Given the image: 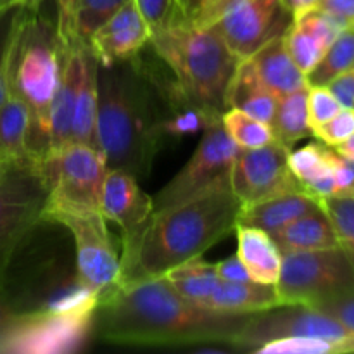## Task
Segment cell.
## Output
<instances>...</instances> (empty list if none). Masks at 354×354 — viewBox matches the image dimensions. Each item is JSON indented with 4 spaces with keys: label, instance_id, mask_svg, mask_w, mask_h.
<instances>
[{
    "label": "cell",
    "instance_id": "obj_22",
    "mask_svg": "<svg viewBox=\"0 0 354 354\" xmlns=\"http://www.w3.org/2000/svg\"><path fill=\"white\" fill-rule=\"evenodd\" d=\"M237 232V256L244 263L252 282L277 286L282 266V252L272 235L261 228L235 225Z\"/></svg>",
    "mask_w": 354,
    "mask_h": 354
},
{
    "label": "cell",
    "instance_id": "obj_1",
    "mask_svg": "<svg viewBox=\"0 0 354 354\" xmlns=\"http://www.w3.org/2000/svg\"><path fill=\"white\" fill-rule=\"evenodd\" d=\"M249 317L190 303L165 277H156L120 283L102 297L93 315L92 335L116 346H232Z\"/></svg>",
    "mask_w": 354,
    "mask_h": 354
},
{
    "label": "cell",
    "instance_id": "obj_47",
    "mask_svg": "<svg viewBox=\"0 0 354 354\" xmlns=\"http://www.w3.org/2000/svg\"><path fill=\"white\" fill-rule=\"evenodd\" d=\"M2 162H3V159H2V158H0V165H2Z\"/></svg>",
    "mask_w": 354,
    "mask_h": 354
},
{
    "label": "cell",
    "instance_id": "obj_48",
    "mask_svg": "<svg viewBox=\"0 0 354 354\" xmlns=\"http://www.w3.org/2000/svg\"><path fill=\"white\" fill-rule=\"evenodd\" d=\"M183 2H185V0H182V6H183Z\"/></svg>",
    "mask_w": 354,
    "mask_h": 354
},
{
    "label": "cell",
    "instance_id": "obj_11",
    "mask_svg": "<svg viewBox=\"0 0 354 354\" xmlns=\"http://www.w3.org/2000/svg\"><path fill=\"white\" fill-rule=\"evenodd\" d=\"M287 335L324 339L341 346L344 353H354V332L330 315L306 304H283L251 315L235 335L232 348L254 351L265 342Z\"/></svg>",
    "mask_w": 354,
    "mask_h": 354
},
{
    "label": "cell",
    "instance_id": "obj_45",
    "mask_svg": "<svg viewBox=\"0 0 354 354\" xmlns=\"http://www.w3.org/2000/svg\"><path fill=\"white\" fill-rule=\"evenodd\" d=\"M334 149L339 152V154L344 156V158H353L354 156V133L348 138V140H344L341 145H337V147H334Z\"/></svg>",
    "mask_w": 354,
    "mask_h": 354
},
{
    "label": "cell",
    "instance_id": "obj_28",
    "mask_svg": "<svg viewBox=\"0 0 354 354\" xmlns=\"http://www.w3.org/2000/svg\"><path fill=\"white\" fill-rule=\"evenodd\" d=\"M270 128L275 140L289 149H292V145L303 138L313 135L308 121V86L279 97V106Z\"/></svg>",
    "mask_w": 354,
    "mask_h": 354
},
{
    "label": "cell",
    "instance_id": "obj_40",
    "mask_svg": "<svg viewBox=\"0 0 354 354\" xmlns=\"http://www.w3.org/2000/svg\"><path fill=\"white\" fill-rule=\"evenodd\" d=\"M26 311L19 310L17 304L10 297L9 290L6 289V282H0V346L6 341L7 335L17 327L23 320Z\"/></svg>",
    "mask_w": 354,
    "mask_h": 354
},
{
    "label": "cell",
    "instance_id": "obj_2",
    "mask_svg": "<svg viewBox=\"0 0 354 354\" xmlns=\"http://www.w3.org/2000/svg\"><path fill=\"white\" fill-rule=\"evenodd\" d=\"M169 114L161 83L140 55L113 66H97V149L107 169H121L140 182L165 144L159 123Z\"/></svg>",
    "mask_w": 354,
    "mask_h": 354
},
{
    "label": "cell",
    "instance_id": "obj_34",
    "mask_svg": "<svg viewBox=\"0 0 354 354\" xmlns=\"http://www.w3.org/2000/svg\"><path fill=\"white\" fill-rule=\"evenodd\" d=\"M252 353L256 354H344L341 346L324 339L299 337V335H287L277 337L273 341L258 346Z\"/></svg>",
    "mask_w": 354,
    "mask_h": 354
},
{
    "label": "cell",
    "instance_id": "obj_8",
    "mask_svg": "<svg viewBox=\"0 0 354 354\" xmlns=\"http://www.w3.org/2000/svg\"><path fill=\"white\" fill-rule=\"evenodd\" d=\"M277 290L283 304H315L354 290V270L341 248L282 254Z\"/></svg>",
    "mask_w": 354,
    "mask_h": 354
},
{
    "label": "cell",
    "instance_id": "obj_12",
    "mask_svg": "<svg viewBox=\"0 0 354 354\" xmlns=\"http://www.w3.org/2000/svg\"><path fill=\"white\" fill-rule=\"evenodd\" d=\"M239 149L221 123L203 131L187 165L152 197L154 211L199 196L221 183H230V171Z\"/></svg>",
    "mask_w": 354,
    "mask_h": 354
},
{
    "label": "cell",
    "instance_id": "obj_14",
    "mask_svg": "<svg viewBox=\"0 0 354 354\" xmlns=\"http://www.w3.org/2000/svg\"><path fill=\"white\" fill-rule=\"evenodd\" d=\"M289 147L277 140L263 147L239 149L230 171V187L242 206L287 190H303L289 169Z\"/></svg>",
    "mask_w": 354,
    "mask_h": 354
},
{
    "label": "cell",
    "instance_id": "obj_33",
    "mask_svg": "<svg viewBox=\"0 0 354 354\" xmlns=\"http://www.w3.org/2000/svg\"><path fill=\"white\" fill-rule=\"evenodd\" d=\"M135 6L151 30V35L161 33L189 19L182 0H135Z\"/></svg>",
    "mask_w": 354,
    "mask_h": 354
},
{
    "label": "cell",
    "instance_id": "obj_18",
    "mask_svg": "<svg viewBox=\"0 0 354 354\" xmlns=\"http://www.w3.org/2000/svg\"><path fill=\"white\" fill-rule=\"evenodd\" d=\"M318 207H320V203L310 194L303 190H287V192L275 194L258 203L242 206L237 225L261 228L266 234L273 235L287 227L290 221Z\"/></svg>",
    "mask_w": 354,
    "mask_h": 354
},
{
    "label": "cell",
    "instance_id": "obj_20",
    "mask_svg": "<svg viewBox=\"0 0 354 354\" xmlns=\"http://www.w3.org/2000/svg\"><path fill=\"white\" fill-rule=\"evenodd\" d=\"M248 59L254 66L261 82L275 95L282 97L310 86L306 75L297 68L296 62L290 57L283 37H277L266 41Z\"/></svg>",
    "mask_w": 354,
    "mask_h": 354
},
{
    "label": "cell",
    "instance_id": "obj_13",
    "mask_svg": "<svg viewBox=\"0 0 354 354\" xmlns=\"http://www.w3.org/2000/svg\"><path fill=\"white\" fill-rule=\"evenodd\" d=\"M95 313L26 311L0 346V354L76 353L92 335Z\"/></svg>",
    "mask_w": 354,
    "mask_h": 354
},
{
    "label": "cell",
    "instance_id": "obj_36",
    "mask_svg": "<svg viewBox=\"0 0 354 354\" xmlns=\"http://www.w3.org/2000/svg\"><path fill=\"white\" fill-rule=\"evenodd\" d=\"M327 147L324 142H311V144L304 145L299 151H290L287 162H289V169L297 182L303 185L306 180L317 171H320L322 166L327 162Z\"/></svg>",
    "mask_w": 354,
    "mask_h": 354
},
{
    "label": "cell",
    "instance_id": "obj_26",
    "mask_svg": "<svg viewBox=\"0 0 354 354\" xmlns=\"http://www.w3.org/2000/svg\"><path fill=\"white\" fill-rule=\"evenodd\" d=\"M28 137L30 109L19 97L9 92L6 100L0 104V158L3 161L31 159L28 151Z\"/></svg>",
    "mask_w": 354,
    "mask_h": 354
},
{
    "label": "cell",
    "instance_id": "obj_10",
    "mask_svg": "<svg viewBox=\"0 0 354 354\" xmlns=\"http://www.w3.org/2000/svg\"><path fill=\"white\" fill-rule=\"evenodd\" d=\"M44 166L50 185L44 211H100L107 165L99 149L73 142Z\"/></svg>",
    "mask_w": 354,
    "mask_h": 354
},
{
    "label": "cell",
    "instance_id": "obj_27",
    "mask_svg": "<svg viewBox=\"0 0 354 354\" xmlns=\"http://www.w3.org/2000/svg\"><path fill=\"white\" fill-rule=\"evenodd\" d=\"M162 277L180 296L199 306H206L218 283L221 282L216 272V263L204 261L201 256L175 266Z\"/></svg>",
    "mask_w": 354,
    "mask_h": 354
},
{
    "label": "cell",
    "instance_id": "obj_9",
    "mask_svg": "<svg viewBox=\"0 0 354 354\" xmlns=\"http://www.w3.org/2000/svg\"><path fill=\"white\" fill-rule=\"evenodd\" d=\"M41 221L57 223L69 230L75 242L76 277L106 297L120 286L121 258L100 211L48 209Z\"/></svg>",
    "mask_w": 354,
    "mask_h": 354
},
{
    "label": "cell",
    "instance_id": "obj_37",
    "mask_svg": "<svg viewBox=\"0 0 354 354\" xmlns=\"http://www.w3.org/2000/svg\"><path fill=\"white\" fill-rule=\"evenodd\" d=\"M341 109V104L335 100L327 86H308V121H310L311 133L313 128L327 123Z\"/></svg>",
    "mask_w": 354,
    "mask_h": 354
},
{
    "label": "cell",
    "instance_id": "obj_30",
    "mask_svg": "<svg viewBox=\"0 0 354 354\" xmlns=\"http://www.w3.org/2000/svg\"><path fill=\"white\" fill-rule=\"evenodd\" d=\"M221 124L228 137L241 149H256L275 140L272 128L266 123L254 120L237 107H228L221 114Z\"/></svg>",
    "mask_w": 354,
    "mask_h": 354
},
{
    "label": "cell",
    "instance_id": "obj_15",
    "mask_svg": "<svg viewBox=\"0 0 354 354\" xmlns=\"http://www.w3.org/2000/svg\"><path fill=\"white\" fill-rule=\"evenodd\" d=\"M152 213V197L140 189L133 175L107 169L100 194V214L123 230L121 252L133 248Z\"/></svg>",
    "mask_w": 354,
    "mask_h": 354
},
{
    "label": "cell",
    "instance_id": "obj_35",
    "mask_svg": "<svg viewBox=\"0 0 354 354\" xmlns=\"http://www.w3.org/2000/svg\"><path fill=\"white\" fill-rule=\"evenodd\" d=\"M24 6L0 10V104L9 95V64Z\"/></svg>",
    "mask_w": 354,
    "mask_h": 354
},
{
    "label": "cell",
    "instance_id": "obj_17",
    "mask_svg": "<svg viewBox=\"0 0 354 354\" xmlns=\"http://www.w3.org/2000/svg\"><path fill=\"white\" fill-rule=\"evenodd\" d=\"M128 0H55L57 35L64 48L88 45L90 38Z\"/></svg>",
    "mask_w": 354,
    "mask_h": 354
},
{
    "label": "cell",
    "instance_id": "obj_29",
    "mask_svg": "<svg viewBox=\"0 0 354 354\" xmlns=\"http://www.w3.org/2000/svg\"><path fill=\"white\" fill-rule=\"evenodd\" d=\"M354 68V26L346 28L335 37L330 47L313 71L306 76L310 86H325L341 73Z\"/></svg>",
    "mask_w": 354,
    "mask_h": 354
},
{
    "label": "cell",
    "instance_id": "obj_4",
    "mask_svg": "<svg viewBox=\"0 0 354 354\" xmlns=\"http://www.w3.org/2000/svg\"><path fill=\"white\" fill-rule=\"evenodd\" d=\"M40 3L24 6L9 64V92L30 109L28 151L44 165L48 156V114L59 88L64 45L57 35V19H50Z\"/></svg>",
    "mask_w": 354,
    "mask_h": 354
},
{
    "label": "cell",
    "instance_id": "obj_46",
    "mask_svg": "<svg viewBox=\"0 0 354 354\" xmlns=\"http://www.w3.org/2000/svg\"><path fill=\"white\" fill-rule=\"evenodd\" d=\"M342 158H344V156H342ZM344 159L349 162V165H351V168L354 169V156H353V158H344Z\"/></svg>",
    "mask_w": 354,
    "mask_h": 354
},
{
    "label": "cell",
    "instance_id": "obj_16",
    "mask_svg": "<svg viewBox=\"0 0 354 354\" xmlns=\"http://www.w3.org/2000/svg\"><path fill=\"white\" fill-rule=\"evenodd\" d=\"M151 40V30L138 12L135 0H128L104 26L95 31L88 47L97 64L113 66L137 55Z\"/></svg>",
    "mask_w": 354,
    "mask_h": 354
},
{
    "label": "cell",
    "instance_id": "obj_43",
    "mask_svg": "<svg viewBox=\"0 0 354 354\" xmlns=\"http://www.w3.org/2000/svg\"><path fill=\"white\" fill-rule=\"evenodd\" d=\"M318 7L354 26V0H318Z\"/></svg>",
    "mask_w": 354,
    "mask_h": 354
},
{
    "label": "cell",
    "instance_id": "obj_25",
    "mask_svg": "<svg viewBox=\"0 0 354 354\" xmlns=\"http://www.w3.org/2000/svg\"><path fill=\"white\" fill-rule=\"evenodd\" d=\"M272 239L282 254L339 248L334 227L322 207L290 221L287 227L273 234Z\"/></svg>",
    "mask_w": 354,
    "mask_h": 354
},
{
    "label": "cell",
    "instance_id": "obj_5",
    "mask_svg": "<svg viewBox=\"0 0 354 354\" xmlns=\"http://www.w3.org/2000/svg\"><path fill=\"white\" fill-rule=\"evenodd\" d=\"M149 44L171 69L192 106L218 116L227 111L228 86L242 59L230 50L216 28L194 26L185 19L151 35Z\"/></svg>",
    "mask_w": 354,
    "mask_h": 354
},
{
    "label": "cell",
    "instance_id": "obj_32",
    "mask_svg": "<svg viewBox=\"0 0 354 354\" xmlns=\"http://www.w3.org/2000/svg\"><path fill=\"white\" fill-rule=\"evenodd\" d=\"M283 40H286V47L292 61L306 76L313 71L315 66L320 62L328 48L317 35L311 33L306 26L294 19L283 35Z\"/></svg>",
    "mask_w": 354,
    "mask_h": 354
},
{
    "label": "cell",
    "instance_id": "obj_38",
    "mask_svg": "<svg viewBox=\"0 0 354 354\" xmlns=\"http://www.w3.org/2000/svg\"><path fill=\"white\" fill-rule=\"evenodd\" d=\"M354 133V109H341L332 120L313 128V135L328 147H337Z\"/></svg>",
    "mask_w": 354,
    "mask_h": 354
},
{
    "label": "cell",
    "instance_id": "obj_6",
    "mask_svg": "<svg viewBox=\"0 0 354 354\" xmlns=\"http://www.w3.org/2000/svg\"><path fill=\"white\" fill-rule=\"evenodd\" d=\"M187 17L194 26L216 28L239 59L283 37L294 19L282 0H196Z\"/></svg>",
    "mask_w": 354,
    "mask_h": 354
},
{
    "label": "cell",
    "instance_id": "obj_19",
    "mask_svg": "<svg viewBox=\"0 0 354 354\" xmlns=\"http://www.w3.org/2000/svg\"><path fill=\"white\" fill-rule=\"evenodd\" d=\"M78 48H64V62L59 88L48 114V156L57 154L73 142V114H75V92L78 80ZM45 159V161H47Z\"/></svg>",
    "mask_w": 354,
    "mask_h": 354
},
{
    "label": "cell",
    "instance_id": "obj_7",
    "mask_svg": "<svg viewBox=\"0 0 354 354\" xmlns=\"http://www.w3.org/2000/svg\"><path fill=\"white\" fill-rule=\"evenodd\" d=\"M48 185L45 166L33 159L0 165V282L24 239L41 223Z\"/></svg>",
    "mask_w": 354,
    "mask_h": 354
},
{
    "label": "cell",
    "instance_id": "obj_39",
    "mask_svg": "<svg viewBox=\"0 0 354 354\" xmlns=\"http://www.w3.org/2000/svg\"><path fill=\"white\" fill-rule=\"evenodd\" d=\"M313 308L330 315L332 318H335L344 327L354 332V290L339 294V296L330 297L327 301H322V303L315 304Z\"/></svg>",
    "mask_w": 354,
    "mask_h": 354
},
{
    "label": "cell",
    "instance_id": "obj_31",
    "mask_svg": "<svg viewBox=\"0 0 354 354\" xmlns=\"http://www.w3.org/2000/svg\"><path fill=\"white\" fill-rule=\"evenodd\" d=\"M318 203L334 227L339 248L354 270V196H328Z\"/></svg>",
    "mask_w": 354,
    "mask_h": 354
},
{
    "label": "cell",
    "instance_id": "obj_3",
    "mask_svg": "<svg viewBox=\"0 0 354 354\" xmlns=\"http://www.w3.org/2000/svg\"><path fill=\"white\" fill-rule=\"evenodd\" d=\"M242 203L230 183L154 211L135 245L120 252V283L162 277L199 258L235 230Z\"/></svg>",
    "mask_w": 354,
    "mask_h": 354
},
{
    "label": "cell",
    "instance_id": "obj_42",
    "mask_svg": "<svg viewBox=\"0 0 354 354\" xmlns=\"http://www.w3.org/2000/svg\"><path fill=\"white\" fill-rule=\"evenodd\" d=\"M216 272L223 282H252L251 275L237 254L216 263Z\"/></svg>",
    "mask_w": 354,
    "mask_h": 354
},
{
    "label": "cell",
    "instance_id": "obj_41",
    "mask_svg": "<svg viewBox=\"0 0 354 354\" xmlns=\"http://www.w3.org/2000/svg\"><path fill=\"white\" fill-rule=\"evenodd\" d=\"M342 109H354V68L335 76L327 85Z\"/></svg>",
    "mask_w": 354,
    "mask_h": 354
},
{
    "label": "cell",
    "instance_id": "obj_21",
    "mask_svg": "<svg viewBox=\"0 0 354 354\" xmlns=\"http://www.w3.org/2000/svg\"><path fill=\"white\" fill-rule=\"evenodd\" d=\"M97 61L88 45L78 48V80L73 114V142L97 147ZM71 142V144H73Z\"/></svg>",
    "mask_w": 354,
    "mask_h": 354
},
{
    "label": "cell",
    "instance_id": "obj_24",
    "mask_svg": "<svg viewBox=\"0 0 354 354\" xmlns=\"http://www.w3.org/2000/svg\"><path fill=\"white\" fill-rule=\"evenodd\" d=\"M283 306L275 286L258 282H223L204 308L230 315H252Z\"/></svg>",
    "mask_w": 354,
    "mask_h": 354
},
{
    "label": "cell",
    "instance_id": "obj_44",
    "mask_svg": "<svg viewBox=\"0 0 354 354\" xmlns=\"http://www.w3.org/2000/svg\"><path fill=\"white\" fill-rule=\"evenodd\" d=\"M282 2L289 9V12L292 14V17L299 16V14L318 6V0H282Z\"/></svg>",
    "mask_w": 354,
    "mask_h": 354
},
{
    "label": "cell",
    "instance_id": "obj_23",
    "mask_svg": "<svg viewBox=\"0 0 354 354\" xmlns=\"http://www.w3.org/2000/svg\"><path fill=\"white\" fill-rule=\"evenodd\" d=\"M277 106H279V95H275L261 82L251 61L242 59L228 86L227 109L237 107L270 127L277 113Z\"/></svg>",
    "mask_w": 354,
    "mask_h": 354
}]
</instances>
